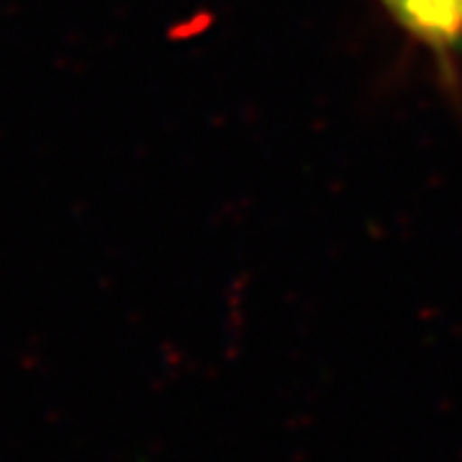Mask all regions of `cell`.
Instances as JSON below:
<instances>
[{
    "label": "cell",
    "mask_w": 462,
    "mask_h": 462,
    "mask_svg": "<svg viewBox=\"0 0 462 462\" xmlns=\"http://www.w3.org/2000/svg\"><path fill=\"white\" fill-rule=\"evenodd\" d=\"M403 32L434 54L462 47V0H380Z\"/></svg>",
    "instance_id": "6da1fadb"
}]
</instances>
